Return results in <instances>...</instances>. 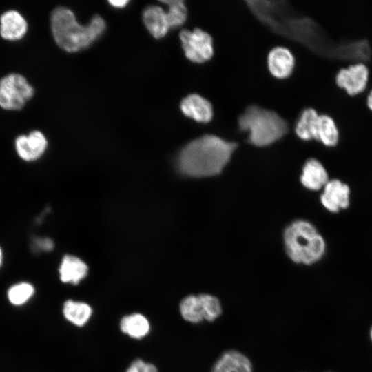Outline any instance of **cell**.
I'll return each mask as SVG.
<instances>
[{"mask_svg":"<svg viewBox=\"0 0 372 372\" xmlns=\"http://www.w3.org/2000/svg\"><path fill=\"white\" fill-rule=\"evenodd\" d=\"M254 16L274 33L304 45L313 53L321 47L318 25L311 18L298 14L285 1H245Z\"/></svg>","mask_w":372,"mask_h":372,"instance_id":"1","label":"cell"},{"mask_svg":"<svg viewBox=\"0 0 372 372\" xmlns=\"http://www.w3.org/2000/svg\"><path fill=\"white\" fill-rule=\"evenodd\" d=\"M237 147L235 142L206 134L187 143L177 157V166L183 174L207 177L218 174Z\"/></svg>","mask_w":372,"mask_h":372,"instance_id":"2","label":"cell"},{"mask_svg":"<svg viewBox=\"0 0 372 372\" xmlns=\"http://www.w3.org/2000/svg\"><path fill=\"white\" fill-rule=\"evenodd\" d=\"M51 28L56 43L69 52L86 48L102 34L105 23L94 16L86 25L78 23L74 13L67 8L58 7L51 15Z\"/></svg>","mask_w":372,"mask_h":372,"instance_id":"3","label":"cell"},{"mask_svg":"<svg viewBox=\"0 0 372 372\" xmlns=\"http://www.w3.org/2000/svg\"><path fill=\"white\" fill-rule=\"evenodd\" d=\"M239 130L248 133L247 141L266 147L281 139L289 132L287 121L273 110L250 105L238 118Z\"/></svg>","mask_w":372,"mask_h":372,"instance_id":"4","label":"cell"},{"mask_svg":"<svg viewBox=\"0 0 372 372\" xmlns=\"http://www.w3.org/2000/svg\"><path fill=\"white\" fill-rule=\"evenodd\" d=\"M286 252L292 261L302 265H313L325 254L327 245L324 237L310 222L297 220L284 232Z\"/></svg>","mask_w":372,"mask_h":372,"instance_id":"5","label":"cell"},{"mask_svg":"<svg viewBox=\"0 0 372 372\" xmlns=\"http://www.w3.org/2000/svg\"><path fill=\"white\" fill-rule=\"evenodd\" d=\"M371 74L365 61H355L340 66L334 73L335 87L350 98L365 94L371 86Z\"/></svg>","mask_w":372,"mask_h":372,"instance_id":"6","label":"cell"},{"mask_svg":"<svg viewBox=\"0 0 372 372\" xmlns=\"http://www.w3.org/2000/svg\"><path fill=\"white\" fill-rule=\"evenodd\" d=\"M33 94V87L19 74H9L0 80V107L5 110L21 109Z\"/></svg>","mask_w":372,"mask_h":372,"instance_id":"7","label":"cell"},{"mask_svg":"<svg viewBox=\"0 0 372 372\" xmlns=\"http://www.w3.org/2000/svg\"><path fill=\"white\" fill-rule=\"evenodd\" d=\"M179 37L184 54L190 61L203 63L213 56V39L206 31L200 28L184 29L180 31Z\"/></svg>","mask_w":372,"mask_h":372,"instance_id":"8","label":"cell"},{"mask_svg":"<svg viewBox=\"0 0 372 372\" xmlns=\"http://www.w3.org/2000/svg\"><path fill=\"white\" fill-rule=\"evenodd\" d=\"M351 189L340 179H329L322 189L320 200L328 211L336 214L349 207Z\"/></svg>","mask_w":372,"mask_h":372,"instance_id":"9","label":"cell"},{"mask_svg":"<svg viewBox=\"0 0 372 372\" xmlns=\"http://www.w3.org/2000/svg\"><path fill=\"white\" fill-rule=\"evenodd\" d=\"M340 127L336 118L326 112H320L314 141L329 149L337 147L341 142Z\"/></svg>","mask_w":372,"mask_h":372,"instance_id":"10","label":"cell"},{"mask_svg":"<svg viewBox=\"0 0 372 372\" xmlns=\"http://www.w3.org/2000/svg\"><path fill=\"white\" fill-rule=\"evenodd\" d=\"M180 108L185 116L200 123L210 122L214 116L210 101L197 93L189 94L183 98Z\"/></svg>","mask_w":372,"mask_h":372,"instance_id":"11","label":"cell"},{"mask_svg":"<svg viewBox=\"0 0 372 372\" xmlns=\"http://www.w3.org/2000/svg\"><path fill=\"white\" fill-rule=\"evenodd\" d=\"M296 58L291 50L278 46L270 50L267 56V67L272 76L277 79L289 77L294 71Z\"/></svg>","mask_w":372,"mask_h":372,"instance_id":"12","label":"cell"},{"mask_svg":"<svg viewBox=\"0 0 372 372\" xmlns=\"http://www.w3.org/2000/svg\"><path fill=\"white\" fill-rule=\"evenodd\" d=\"M47 140L43 134L35 130L28 135H21L15 140V147L19 157L31 161L39 158L47 147Z\"/></svg>","mask_w":372,"mask_h":372,"instance_id":"13","label":"cell"},{"mask_svg":"<svg viewBox=\"0 0 372 372\" xmlns=\"http://www.w3.org/2000/svg\"><path fill=\"white\" fill-rule=\"evenodd\" d=\"M210 372H253V366L244 353L236 349H228L216 359Z\"/></svg>","mask_w":372,"mask_h":372,"instance_id":"14","label":"cell"},{"mask_svg":"<svg viewBox=\"0 0 372 372\" xmlns=\"http://www.w3.org/2000/svg\"><path fill=\"white\" fill-rule=\"evenodd\" d=\"M329 180L327 169L322 163L316 158L306 160L302 169L300 182L311 191L322 189Z\"/></svg>","mask_w":372,"mask_h":372,"instance_id":"15","label":"cell"},{"mask_svg":"<svg viewBox=\"0 0 372 372\" xmlns=\"http://www.w3.org/2000/svg\"><path fill=\"white\" fill-rule=\"evenodd\" d=\"M28 24L24 17L17 10H10L0 17V34L4 39L16 41L25 34Z\"/></svg>","mask_w":372,"mask_h":372,"instance_id":"16","label":"cell"},{"mask_svg":"<svg viewBox=\"0 0 372 372\" xmlns=\"http://www.w3.org/2000/svg\"><path fill=\"white\" fill-rule=\"evenodd\" d=\"M143 19L148 31L156 39L165 37L170 29L167 12L161 6L147 7L143 12Z\"/></svg>","mask_w":372,"mask_h":372,"instance_id":"17","label":"cell"},{"mask_svg":"<svg viewBox=\"0 0 372 372\" xmlns=\"http://www.w3.org/2000/svg\"><path fill=\"white\" fill-rule=\"evenodd\" d=\"M320 114L316 107H304L300 112L294 125V132L298 138L303 141H314L316 127Z\"/></svg>","mask_w":372,"mask_h":372,"instance_id":"18","label":"cell"},{"mask_svg":"<svg viewBox=\"0 0 372 372\" xmlns=\"http://www.w3.org/2000/svg\"><path fill=\"white\" fill-rule=\"evenodd\" d=\"M88 268L81 259L73 256H65L59 267L60 279L63 282L77 285L87 275Z\"/></svg>","mask_w":372,"mask_h":372,"instance_id":"19","label":"cell"},{"mask_svg":"<svg viewBox=\"0 0 372 372\" xmlns=\"http://www.w3.org/2000/svg\"><path fill=\"white\" fill-rule=\"evenodd\" d=\"M120 329L128 336L139 340L149 333L150 324L144 315L134 313L122 318L120 322Z\"/></svg>","mask_w":372,"mask_h":372,"instance_id":"20","label":"cell"},{"mask_svg":"<svg viewBox=\"0 0 372 372\" xmlns=\"http://www.w3.org/2000/svg\"><path fill=\"white\" fill-rule=\"evenodd\" d=\"M63 314L64 318L77 327L84 326L92 314V309L87 303L68 300L63 304Z\"/></svg>","mask_w":372,"mask_h":372,"instance_id":"21","label":"cell"},{"mask_svg":"<svg viewBox=\"0 0 372 372\" xmlns=\"http://www.w3.org/2000/svg\"><path fill=\"white\" fill-rule=\"evenodd\" d=\"M179 311L183 320L189 323L198 324L205 321L199 294L184 297L180 302Z\"/></svg>","mask_w":372,"mask_h":372,"instance_id":"22","label":"cell"},{"mask_svg":"<svg viewBox=\"0 0 372 372\" xmlns=\"http://www.w3.org/2000/svg\"><path fill=\"white\" fill-rule=\"evenodd\" d=\"M34 286L27 282H21L12 285L7 291L9 302L17 307L26 304L34 294Z\"/></svg>","mask_w":372,"mask_h":372,"instance_id":"23","label":"cell"},{"mask_svg":"<svg viewBox=\"0 0 372 372\" xmlns=\"http://www.w3.org/2000/svg\"><path fill=\"white\" fill-rule=\"evenodd\" d=\"M168 6L167 16L170 28L183 25L187 18V9L183 0L163 1Z\"/></svg>","mask_w":372,"mask_h":372,"instance_id":"24","label":"cell"},{"mask_svg":"<svg viewBox=\"0 0 372 372\" xmlns=\"http://www.w3.org/2000/svg\"><path fill=\"white\" fill-rule=\"evenodd\" d=\"M199 296L205 321L212 322L217 320L223 312L222 304L218 298L209 293H200Z\"/></svg>","mask_w":372,"mask_h":372,"instance_id":"25","label":"cell"},{"mask_svg":"<svg viewBox=\"0 0 372 372\" xmlns=\"http://www.w3.org/2000/svg\"><path fill=\"white\" fill-rule=\"evenodd\" d=\"M125 372H158L155 365L141 359L133 361Z\"/></svg>","mask_w":372,"mask_h":372,"instance_id":"26","label":"cell"},{"mask_svg":"<svg viewBox=\"0 0 372 372\" xmlns=\"http://www.w3.org/2000/svg\"><path fill=\"white\" fill-rule=\"evenodd\" d=\"M33 242L34 247L41 251H50L53 248V242L48 238H37Z\"/></svg>","mask_w":372,"mask_h":372,"instance_id":"27","label":"cell"},{"mask_svg":"<svg viewBox=\"0 0 372 372\" xmlns=\"http://www.w3.org/2000/svg\"><path fill=\"white\" fill-rule=\"evenodd\" d=\"M364 101L366 108L372 114V84L364 95Z\"/></svg>","mask_w":372,"mask_h":372,"instance_id":"28","label":"cell"},{"mask_svg":"<svg viewBox=\"0 0 372 372\" xmlns=\"http://www.w3.org/2000/svg\"><path fill=\"white\" fill-rule=\"evenodd\" d=\"M109 3L114 7L123 8L129 3V1L126 0H114L110 1Z\"/></svg>","mask_w":372,"mask_h":372,"instance_id":"29","label":"cell"},{"mask_svg":"<svg viewBox=\"0 0 372 372\" xmlns=\"http://www.w3.org/2000/svg\"><path fill=\"white\" fill-rule=\"evenodd\" d=\"M2 262H3V252H2V250H1V249L0 247V267L2 265Z\"/></svg>","mask_w":372,"mask_h":372,"instance_id":"30","label":"cell"},{"mask_svg":"<svg viewBox=\"0 0 372 372\" xmlns=\"http://www.w3.org/2000/svg\"><path fill=\"white\" fill-rule=\"evenodd\" d=\"M370 338H371V340L372 342V327H371V328L370 329Z\"/></svg>","mask_w":372,"mask_h":372,"instance_id":"31","label":"cell"}]
</instances>
